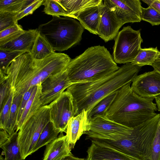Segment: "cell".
Returning <instances> with one entry per match:
<instances>
[{
  "instance_id": "obj_32",
  "label": "cell",
  "mask_w": 160,
  "mask_h": 160,
  "mask_svg": "<svg viewBox=\"0 0 160 160\" xmlns=\"http://www.w3.org/2000/svg\"><path fill=\"white\" fill-rule=\"evenodd\" d=\"M141 18L152 26L160 24V13L151 6L146 8L142 7Z\"/></svg>"
},
{
  "instance_id": "obj_34",
  "label": "cell",
  "mask_w": 160,
  "mask_h": 160,
  "mask_svg": "<svg viewBox=\"0 0 160 160\" xmlns=\"http://www.w3.org/2000/svg\"><path fill=\"white\" fill-rule=\"evenodd\" d=\"M0 109L8 98L11 90V84L5 75L0 74Z\"/></svg>"
},
{
  "instance_id": "obj_43",
  "label": "cell",
  "mask_w": 160,
  "mask_h": 160,
  "mask_svg": "<svg viewBox=\"0 0 160 160\" xmlns=\"http://www.w3.org/2000/svg\"><path fill=\"white\" fill-rule=\"evenodd\" d=\"M156 102V104L158 109V110L160 111V97H158L155 98Z\"/></svg>"
},
{
  "instance_id": "obj_25",
  "label": "cell",
  "mask_w": 160,
  "mask_h": 160,
  "mask_svg": "<svg viewBox=\"0 0 160 160\" xmlns=\"http://www.w3.org/2000/svg\"><path fill=\"white\" fill-rule=\"evenodd\" d=\"M159 52L157 47L141 48L132 63L141 67L145 65L152 66L156 60Z\"/></svg>"
},
{
  "instance_id": "obj_23",
  "label": "cell",
  "mask_w": 160,
  "mask_h": 160,
  "mask_svg": "<svg viewBox=\"0 0 160 160\" xmlns=\"http://www.w3.org/2000/svg\"><path fill=\"white\" fill-rule=\"evenodd\" d=\"M55 52V51L45 38L39 33L29 53L33 58L42 60Z\"/></svg>"
},
{
  "instance_id": "obj_26",
  "label": "cell",
  "mask_w": 160,
  "mask_h": 160,
  "mask_svg": "<svg viewBox=\"0 0 160 160\" xmlns=\"http://www.w3.org/2000/svg\"><path fill=\"white\" fill-rule=\"evenodd\" d=\"M118 90L105 97L93 106L88 114L89 120L98 116L105 115L107 110L115 99Z\"/></svg>"
},
{
  "instance_id": "obj_30",
  "label": "cell",
  "mask_w": 160,
  "mask_h": 160,
  "mask_svg": "<svg viewBox=\"0 0 160 160\" xmlns=\"http://www.w3.org/2000/svg\"><path fill=\"white\" fill-rule=\"evenodd\" d=\"M25 53L22 51H9L0 49V74L5 75L8 68L12 62L18 57Z\"/></svg>"
},
{
  "instance_id": "obj_33",
  "label": "cell",
  "mask_w": 160,
  "mask_h": 160,
  "mask_svg": "<svg viewBox=\"0 0 160 160\" xmlns=\"http://www.w3.org/2000/svg\"><path fill=\"white\" fill-rule=\"evenodd\" d=\"M14 94V91L11 88L8 98L0 109V129L5 130L9 117Z\"/></svg>"
},
{
  "instance_id": "obj_46",
  "label": "cell",
  "mask_w": 160,
  "mask_h": 160,
  "mask_svg": "<svg viewBox=\"0 0 160 160\" xmlns=\"http://www.w3.org/2000/svg\"><path fill=\"white\" fill-rule=\"evenodd\" d=\"M0 160H4V158L2 156V154L0 155Z\"/></svg>"
},
{
  "instance_id": "obj_28",
  "label": "cell",
  "mask_w": 160,
  "mask_h": 160,
  "mask_svg": "<svg viewBox=\"0 0 160 160\" xmlns=\"http://www.w3.org/2000/svg\"><path fill=\"white\" fill-rule=\"evenodd\" d=\"M35 0H0V12L18 14Z\"/></svg>"
},
{
  "instance_id": "obj_8",
  "label": "cell",
  "mask_w": 160,
  "mask_h": 160,
  "mask_svg": "<svg viewBox=\"0 0 160 160\" xmlns=\"http://www.w3.org/2000/svg\"><path fill=\"white\" fill-rule=\"evenodd\" d=\"M143 40L140 30H135L130 26L124 27L115 38L112 58L116 63L132 62L141 48Z\"/></svg>"
},
{
  "instance_id": "obj_5",
  "label": "cell",
  "mask_w": 160,
  "mask_h": 160,
  "mask_svg": "<svg viewBox=\"0 0 160 160\" xmlns=\"http://www.w3.org/2000/svg\"><path fill=\"white\" fill-rule=\"evenodd\" d=\"M160 119V113L124 134H111L105 139H91L108 145L138 160H150L152 145Z\"/></svg>"
},
{
  "instance_id": "obj_16",
  "label": "cell",
  "mask_w": 160,
  "mask_h": 160,
  "mask_svg": "<svg viewBox=\"0 0 160 160\" xmlns=\"http://www.w3.org/2000/svg\"><path fill=\"white\" fill-rule=\"evenodd\" d=\"M89 122L88 112L85 110L72 117L69 120L66 136L68 143L71 150L81 136L88 131Z\"/></svg>"
},
{
  "instance_id": "obj_1",
  "label": "cell",
  "mask_w": 160,
  "mask_h": 160,
  "mask_svg": "<svg viewBox=\"0 0 160 160\" xmlns=\"http://www.w3.org/2000/svg\"><path fill=\"white\" fill-rule=\"evenodd\" d=\"M71 59L67 54L55 52L43 59H35L26 52L12 62L5 75L14 92L23 95L49 77L66 69Z\"/></svg>"
},
{
  "instance_id": "obj_45",
  "label": "cell",
  "mask_w": 160,
  "mask_h": 160,
  "mask_svg": "<svg viewBox=\"0 0 160 160\" xmlns=\"http://www.w3.org/2000/svg\"><path fill=\"white\" fill-rule=\"evenodd\" d=\"M156 60H160V51H159Z\"/></svg>"
},
{
  "instance_id": "obj_42",
  "label": "cell",
  "mask_w": 160,
  "mask_h": 160,
  "mask_svg": "<svg viewBox=\"0 0 160 160\" xmlns=\"http://www.w3.org/2000/svg\"><path fill=\"white\" fill-rule=\"evenodd\" d=\"M151 6L160 13V0H154Z\"/></svg>"
},
{
  "instance_id": "obj_40",
  "label": "cell",
  "mask_w": 160,
  "mask_h": 160,
  "mask_svg": "<svg viewBox=\"0 0 160 160\" xmlns=\"http://www.w3.org/2000/svg\"><path fill=\"white\" fill-rule=\"evenodd\" d=\"M84 158H79L74 156L72 153L64 156L58 160H83Z\"/></svg>"
},
{
  "instance_id": "obj_10",
  "label": "cell",
  "mask_w": 160,
  "mask_h": 160,
  "mask_svg": "<svg viewBox=\"0 0 160 160\" xmlns=\"http://www.w3.org/2000/svg\"><path fill=\"white\" fill-rule=\"evenodd\" d=\"M72 84L67 69L47 78L41 84L42 106L49 105Z\"/></svg>"
},
{
  "instance_id": "obj_6",
  "label": "cell",
  "mask_w": 160,
  "mask_h": 160,
  "mask_svg": "<svg viewBox=\"0 0 160 160\" xmlns=\"http://www.w3.org/2000/svg\"><path fill=\"white\" fill-rule=\"evenodd\" d=\"M84 28L74 18L53 16L48 22L38 28L55 51L67 50L81 40Z\"/></svg>"
},
{
  "instance_id": "obj_3",
  "label": "cell",
  "mask_w": 160,
  "mask_h": 160,
  "mask_svg": "<svg viewBox=\"0 0 160 160\" xmlns=\"http://www.w3.org/2000/svg\"><path fill=\"white\" fill-rule=\"evenodd\" d=\"M128 83L117 92L105 116L118 123L132 128L154 117L158 110L154 98L142 97L135 93Z\"/></svg>"
},
{
  "instance_id": "obj_44",
  "label": "cell",
  "mask_w": 160,
  "mask_h": 160,
  "mask_svg": "<svg viewBox=\"0 0 160 160\" xmlns=\"http://www.w3.org/2000/svg\"><path fill=\"white\" fill-rule=\"evenodd\" d=\"M154 0H142V1L146 3L149 7L151 6Z\"/></svg>"
},
{
  "instance_id": "obj_4",
  "label": "cell",
  "mask_w": 160,
  "mask_h": 160,
  "mask_svg": "<svg viewBox=\"0 0 160 160\" xmlns=\"http://www.w3.org/2000/svg\"><path fill=\"white\" fill-rule=\"evenodd\" d=\"M119 68L107 49L100 45L91 47L71 59L67 68L72 84L94 82Z\"/></svg>"
},
{
  "instance_id": "obj_31",
  "label": "cell",
  "mask_w": 160,
  "mask_h": 160,
  "mask_svg": "<svg viewBox=\"0 0 160 160\" xmlns=\"http://www.w3.org/2000/svg\"><path fill=\"white\" fill-rule=\"evenodd\" d=\"M42 5L44 6L43 11L48 15L52 16L70 17L57 0H44Z\"/></svg>"
},
{
  "instance_id": "obj_37",
  "label": "cell",
  "mask_w": 160,
  "mask_h": 160,
  "mask_svg": "<svg viewBox=\"0 0 160 160\" xmlns=\"http://www.w3.org/2000/svg\"><path fill=\"white\" fill-rule=\"evenodd\" d=\"M43 1L44 0H35L32 3L17 15L16 17V20L18 21L25 16L32 14L36 9L42 5Z\"/></svg>"
},
{
  "instance_id": "obj_41",
  "label": "cell",
  "mask_w": 160,
  "mask_h": 160,
  "mask_svg": "<svg viewBox=\"0 0 160 160\" xmlns=\"http://www.w3.org/2000/svg\"><path fill=\"white\" fill-rule=\"evenodd\" d=\"M154 70L160 73V60H156L152 66Z\"/></svg>"
},
{
  "instance_id": "obj_9",
  "label": "cell",
  "mask_w": 160,
  "mask_h": 160,
  "mask_svg": "<svg viewBox=\"0 0 160 160\" xmlns=\"http://www.w3.org/2000/svg\"><path fill=\"white\" fill-rule=\"evenodd\" d=\"M49 105L51 121L56 128L66 132L69 120L77 114L72 95L66 91Z\"/></svg>"
},
{
  "instance_id": "obj_38",
  "label": "cell",
  "mask_w": 160,
  "mask_h": 160,
  "mask_svg": "<svg viewBox=\"0 0 160 160\" xmlns=\"http://www.w3.org/2000/svg\"><path fill=\"white\" fill-rule=\"evenodd\" d=\"M36 86L30 88L23 95L18 109L17 124L18 122L25 106L28 101L31 97Z\"/></svg>"
},
{
  "instance_id": "obj_11",
  "label": "cell",
  "mask_w": 160,
  "mask_h": 160,
  "mask_svg": "<svg viewBox=\"0 0 160 160\" xmlns=\"http://www.w3.org/2000/svg\"><path fill=\"white\" fill-rule=\"evenodd\" d=\"M104 4L116 14L122 24L140 22L142 6L139 0H104Z\"/></svg>"
},
{
  "instance_id": "obj_14",
  "label": "cell",
  "mask_w": 160,
  "mask_h": 160,
  "mask_svg": "<svg viewBox=\"0 0 160 160\" xmlns=\"http://www.w3.org/2000/svg\"><path fill=\"white\" fill-rule=\"evenodd\" d=\"M91 141L86 160H138L106 144Z\"/></svg>"
},
{
  "instance_id": "obj_36",
  "label": "cell",
  "mask_w": 160,
  "mask_h": 160,
  "mask_svg": "<svg viewBox=\"0 0 160 160\" xmlns=\"http://www.w3.org/2000/svg\"><path fill=\"white\" fill-rule=\"evenodd\" d=\"M150 160H160V119L152 145Z\"/></svg>"
},
{
  "instance_id": "obj_39",
  "label": "cell",
  "mask_w": 160,
  "mask_h": 160,
  "mask_svg": "<svg viewBox=\"0 0 160 160\" xmlns=\"http://www.w3.org/2000/svg\"><path fill=\"white\" fill-rule=\"evenodd\" d=\"M10 137L5 130L0 129V146L4 143Z\"/></svg>"
},
{
  "instance_id": "obj_29",
  "label": "cell",
  "mask_w": 160,
  "mask_h": 160,
  "mask_svg": "<svg viewBox=\"0 0 160 160\" xmlns=\"http://www.w3.org/2000/svg\"><path fill=\"white\" fill-rule=\"evenodd\" d=\"M25 31L20 25L17 23L0 31V46L12 41Z\"/></svg>"
},
{
  "instance_id": "obj_24",
  "label": "cell",
  "mask_w": 160,
  "mask_h": 160,
  "mask_svg": "<svg viewBox=\"0 0 160 160\" xmlns=\"http://www.w3.org/2000/svg\"><path fill=\"white\" fill-rule=\"evenodd\" d=\"M61 131L54 127L51 121L45 127L42 131L34 148L32 153L42 147L46 145L58 137Z\"/></svg>"
},
{
  "instance_id": "obj_19",
  "label": "cell",
  "mask_w": 160,
  "mask_h": 160,
  "mask_svg": "<svg viewBox=\"0 0 160 160\" xmlns=\"http://www.w3.org/2000/svg\"><path fill=\"white\" fill-rule=\"evenodd\" d=\"M88 8L80 12L77 19L84 29L93 34L98 35L101 17V5Z\"/></svg>"
},
{
  "instance_id": "obj_2",
  "label": "cell",
  "mask_w": 160,
  "mask_h": 160,
  "mask_svg": "<svg viewBox=\"0 0 160 160\" xmlns=\"http://www.w3.org/2000/svg\"><path fill=\"white\" fill-rule=\"evenodd\" d=\"M142 67L132 62L125 64L110 75L91 82L72 84L66 89L72 95L76 115L83 110L88 115L100 100L125 85L132 83Z\"/></svg>"
},
{
  "instance_id": "obj_13",
  "label": "cell",
  "mask_w": 160,
  "mask_h": 160,
  "mask_svg": "<svg viewBox=\"0 0 160 160\" xmlns=\"http://www.w3.org/2000/svg\"><path fill=\"white\" fill-rule=\"evenodd\" d=\"M123 25L115 13L103 2L98 35L105 42L115 39Z\"/></svg>"
},
{
  "instance_id": "obj_47",
  "label": "cell",
  "mask_w": 160,
  "mask_h": 160,
  "mask_svg": "<svg viewBox=\"0 0 160 160\" xmlns=\"http://www.w3.org/2000/svg\"><path fill=\"white\" fill-rule=\"evenodd\" d=\"M83 160H85V159Z\"/></svg>"
},
{
  "instance_id": "obj_27",
  "label": "cell",
  "mask_w": 160,
  "mask_h": 160,
  "mask_svg": "<svg viewBox=\"0 0 160 160\" xmlns=\"http://www.w3.org/2000/svg\"><path fill=\"white\" fill-rule=\"evenodd\" d=\"M22 95L14 92L9 117L5 130L10 136L16 131L18 112Z\"/></svg>"
},
{
  "instance_id": "obj_21",
  "label": "cell",
  "mask_w": 160,
  "mask_h": 160,
  "mask_svg": "<svg viewBox=\"0 0 160 160\" xmlns=\"http://www.w3.org/2000/svg\"><path fill=\"white\" fill-rule=\"evenodd\" d=\"M70 17L77 19L78 14L85 9L98 5L102 0H57Z\"/></svg>"
},
{
  "instance_id": "obj_18",
  "label": "cell",
  "mask_w": 160,
  "mask_h": 160,
  "mask_svg": "<svg viewBox=\"0 0 160 160\" xmlns=\"http://www.w3.org/2000/svg\"><path fill=\"white\" fill-rule=\"evenodd\" d=\"M71 151L66 135L61 132L57 138L46 145L43 160H58L72 153Z\"/></svg>"
},
{
  "instance_id": "obj_15",
  "label": "cell",
  "mask_w": 160,
  "mask_h": 160,
  "mask_svg": "<svg viewBox=\"0 0 160 160\" xmlns=\"http://www.w3.org/2000/svg\"><path fill=\"white\" fill-rule=\"evenodd\" d=\"M89 121L88 130L85 133L87 135L123 134L130 128L109 119L105 115Z\"/></svg>"
},
{
  "instance_id": "obj_7",
  "label": "cell",
  "mask_w": 160,
  "mask_h": 160,
  "mask_svg": "<svg viewBox=\"0 0 160 160\" xmlns=\"http://www.w3.org/2000/svg\"><path fill=\"white\" fill-rule=\"evenodd\" d=\"M50 112L49 105L42 106L18 131V142L24 160L32 153L42 131L51 121Z\"/></svg>"
},
{
  "instance_id": "obj_20",
  "label": "cell",
  "mask_w": 160,
  "mask_h": 160,
  "mask_svg": "<svg viewBox=\"0 0 160 160\" xmlns=\"http://www.w3.org/2000/svg\"><path fill=\"white\" fill-rule=\"evenodd\" d=\"M41 84H39L36 86L17 124L16 131L18 132L22 125L28 120L42 107L41 99L42 94Z\"/></svg>"
},
{
  "instance_id": "obj_17",
  "label": "cell",
  "mask_w": 160,
  "mask_h": 160,
  "mask_svg": "<svg viewBox=\"0 0 160 160\" xmlns=\"http://www.w3.org/2000/svg\"><path fill=\"white\" fill-rule=\"evenodd\" d=\"M39 33L38 29L25 30L23 33L13 40L0 46V49L30 53Z\"/></svg>"
},
{
  "instance_id": "obj_35",
  "label": "cell",
  "mask_w": 160,
  "mask_h": 160,
  "mask_svg": "<svg viewBox=\"0 0 160 160\" xmlns=\"http://www.w3.org/2000/svg\"><path fill=\"white\" fill-rule=\"evenodd\" d=\"M18 14L7 12H0V31L18 23L16 19Z\"/></svg>"
},
{
  "instance_id": "obj_12",
  "label": "cell",
  "mask_w": 160,
  "mask_h": 160,
  "mask_svg": "<svg viewBox=\"0 0 160 160\" xmlns=\"http://www.w3.org/2000/svg\"><path fill=\"white\" fill-rule=\"evenodd\" d=\"M131 87L142 97L154 99L160 96V73L154 70L137 75Z\"/></svg>"
},
{
  "instance_id": "obj_22",
  "label": "cell",
  "mask_w": 160,
  "mask_h": 160,
  "mask_svg": "<svg viewBox=\"0 0 160 160\" xmlns=\"http://www.w3.org/2000/svg\"><path fill=\"white\" fill-rule=\"evenodd\" d=\"M18 138V132L15 131L0 146L5 155L4 160H24L21 155Z\"/></svg>"
}]
</instances>
